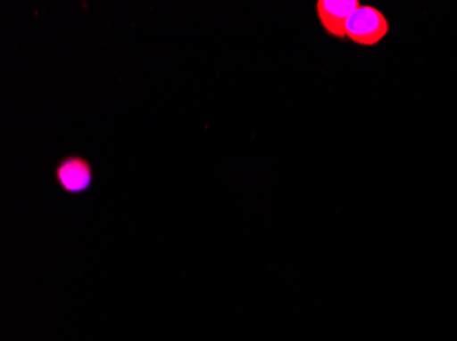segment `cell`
I'll list each match as a JSON object with an SVG mask.
<instances>
[{"label": "cell", "mask_w": 457, "mask_h": 341, "mask_svg": "<svg viewBox=\"0 0 457 341\" xmlns=\"http://www.w3.org/2000/svg\"><path fill=\"white\" fill-rule=\"evenodd\" d=\"M56 183L66 194L79 196L94 184V168L88 158L71 155L61 158L54 171Z\"/></svg>", "instance_id": "obj_2"}, {"label": "cell", "mask_w": 457, "mask_h": 341, "mask_svg": "<svg viewBox=\"0 0 457 341\" xmlns=\"http://www.w3.org/2000/svg\"><path fill=\"white\" fill-rule=\"evenodd\" d=\"M389 30L386 15L371 4H361L348 18L345 28L346 38L361 47H376Z\"/></svg>", "instance_id": "obj_1"}, {"label": "cell", "mask_w": 457, "mask_h": 341, "mask_svg": "<svg viewBox=\"0 0 457 341\" xmlns=\"http://www.w3.org/2000/svg\"><path fill=\"white\" fill-rule=\"evenodd\" d=\"M361 4L359 0H318L315 10L320 27L331 37L345 40L348 18Z\"/></svg>", "instance_id": "obj_3"}]
</instances>
